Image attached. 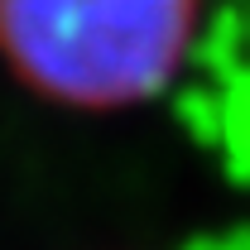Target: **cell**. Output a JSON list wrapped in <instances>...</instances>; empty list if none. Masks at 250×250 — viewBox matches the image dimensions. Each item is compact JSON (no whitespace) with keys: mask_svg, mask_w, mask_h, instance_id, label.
Instances as JSON below:
<instances>
[{"mask_svg":"<svg viewBox=\"0 0 250 250\" xmlns=\"http://www.w3.org/2000/svg\"><path fill=\"white\" fill-rule=\"evenodd\" d=\"M197 0H0V53L39 96L130 106L168 87Z\"/></svg>","mask_w":250,"mask_h":250,"instance_id":"6da1fadb","label":"cell"}]
</instances>
